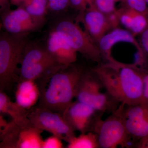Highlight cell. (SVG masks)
I'll use <instances>...</instances> for the list:
<instances>
[{
  "label": "cell",
  "instance_id": "6da1fadb",
  "mask_svg": "<svg viewBox=\"0 0 148 148\" xmlns=\"http://www.w3.org/2000/svg\"><path fill=\"white\" fill-rule=\"evenodd\" d=\"M92 72L116 102L126 106L145 103L144 77L147 72L135 64L108 63L96 67Z\"/></svg>",
  "mask_w": 148,
  "mask_h": 148
},
{
  "label": "cell",
  "instance_id": "7a4b0ae2",
  "mask_svg": "<svg viewBox=\"0 0 148 148\" xmlns=\"http://www.w3.org/2000/svg\"><path fill=\"white\" fill-rule=\"evenodd\" d=\"M85 72L81 67L72 64L61 68L38 85L40 90L38 106L62 114L75 98Z\"/></svg>",
  "mask_w": 148,
  "mask_h": 148
},
{
  "label": "cell",
  "instance_id": "3957f363",
  "mask_svg": "<svg viewBox=\"0 0 148 148\" xmlns=\"http://www.w3.org/2000/svg\"><path fill=\"white\" fill-rule=\"evenodd\" d=\"M28 43L27 34L13 35L6 32L0 34V90L5 92L18 79L20 64Z\"/></svg>",
  "mask_w": 148,
  "mask_h": 148
},
{
  "label": "cell",
  "instance_id": "277c9868",
  "mask_svg": "<svg viewBox=\"0 0 148 148\" xmlns=\"http://www.w3.org/2000/svg\"><path fill=\"white\" fill-rule=\"evenodd\" d=\"M64 67L56 62L46 47L29 45L28 42L20 63L19 80L30 79L42 82Z\"/></svg>",
  "mask_w": 148,
  "mask_h": 148
},
{
  "label": "cell",
  "instance_id": "5b68a950",
  "mask_svg": "<svg viewBox=\"0 0 148 148\" xmlns=\"http://www.w3.org/2000/svg\"><path fill=\"white\" fill-rule=\"evenodd\" d=\"M42 132L27 116L12 119L4 128L0 148H42Z\"/></svg>",
  "mask_w": 148,
  "mask_h": 148
},
{
  "label": "cell",
  "instance_id": "8992f818",
  "mask_svg": "<svg viewBox=\"0 0 148 148\" xmlns=\"http://www.w3.org/2000/svg\"><path fill=\"white\" fill-rule=\"evenodd\" d=\"M51 30L63 35L77 53L94 62H101L102 56L97 44L71 18H58L53 23Z\"/></svg>",
  "mask_w": 148,
  "mask_h": 148
},
{
  "label": "cell",
  "instance_id": "52a82bcc",
  "mask_svg": "<svg viewBox=\"0 0 148 148\" xmlns=\"http://www.w3.org/2000/svg\"><path fill=\"white\" fill-rule=\"evenodd\" d=\"M93 132L97 136L99 147L115 148L129 147L131 138L123 121L121 106L105 120L98 121L94 125Z\"/></svg>",
  "mask_w": 148,
  "mask_h": 148
},
{
  "label": "cell",
  "instance_id": "ba28073f",
  "mask_svg": "<svg viewBox=\"0 0 148 148\" xmlns=\"http://www.w3.org/2000/svg\"><path fill=\"white\" fill-rule=\"evenodd\" d=\"M28 112L27 117L36 127L68 142L75 136V131L62 114L38 106Z\"/></svg>",
  "mask_w": 148,
  "mask_h": 148
},
{
  "label": "cell",
  "instance_id": "9c48e42d",
  "mask_svg": "<svg viewBox=\"0 0 148 148\" xmlns=\"http://www.w3.org/2000/svg\"><path fill=\"white\" fill-rule=\"evenodd\" d=\"M102 86L93 72L92 74L85 72L77 90V101L90 106L96 112H103L111 108L112 101L115 100L107 92H102Z\"/></svg>",
  "mask_w": 148,
  "mask_h": 148
},
{
  "label": "cell",
  "instance_id": "30bf717a",
  "mask_svg": "<svg viewBox=\"0 0 148 148\" xmlns=\"http://www.w3.org/2000/svg\"><path fill=\"white\" fill-rule=\"evenodd\" d=\"M120 106L122 119L130 137L139 140L148 136V103Z\"/></svg>",
  "mask_w": 148,
  "mask_h": 148
},
{
  "label": "cell",
  "instance_id": "8fae6325",
  "mask_svg": "<svg viewBox=\"0 0 148 148\" xmlns=\"http://www.w3.org/2000/svg\"><path fill=\"white\" fill-rule=\"evenodd\" d=\"M1 16L3 28L11 34H28L44 24L33 18L20 6L16 9L9 10Z\"/></svg>",
  "mask_w": 148,
  "mask_h": 148
},
{
  "label": "cell",
  "instance_id": "7c38bea8",
  "mask_svg": "<svg viewBox=\"0 0 148 148\" xmlns=\"http://www.w3.org/2000/svg\"><path fill=\"white\" fill-rule=\"evenodd\" d=\"M47 49L58 64L68 66L75 64L77 60V52L71 46L63 35L51 30L49 34Z\"/></svg>",
  "mask_w": 148,
  "mask_h": 148
},
{
  "label": "cell",
  "instance_id": "4fadbf2b",
  "mask_svg": "<svg viewBox=\"0 0 148 148\" xmlns=\"http://www.w3.org/2000/svg\"><path fill=\"white\" fill-rule=\"evenodd\" d=\"M119 42L129 43L133 45L138 51H144L131 32L127 29L117 27L106 33L97 43L102 57L106 58L108 63L117 61L112 56V50L114 46Z\"/></svg>",
  "mask_w": 148,
  "mask_h": 148
},
{
  "label": "cell",
  "instance_id": "5bb4252c",
  "mask_svg": "<svg viewBox=\"0 0 148 148\" xmlns=\"http://www.w3.org/2000/svg\"><path fill=\"white\" fill-rule=\"evenodd\" d=\"M79 18L82 22L86 31L97 44L99 40L112 30L106 15L93 6H89Z\"/></svg>",
  "mask_w": 148,
  "mask_h": 148
},
{
  "label": "cell",
  "instance_id": "9a60e30c",
  "mask_svg": "<svg viewBox=\"0 0 148 148\" xmlns=\"http://www.w3.org/2000/svg\"><path fill=\"white\" fill-rule=\"evenodd\" d=\"M96 112L90 106L77 101L67 108L62 115L74 131L84 133L87 132Z\"/></svg>",
  "mask_w": 148,
  "mask_h": 148
},
{
  "label": "cell",
  "instance_id": "2e32d148",
  "mask_svg": "<svg viewBox=\"0 0 148 148\" xmlns=\"http://www.w3.org/2000/svg\"><path fill=\"white\" fill-rule=\"evenodd\" d=\"M40 97L39 88L35 81L23 79L18 81L15 91V102L19 107L28 111L38 102Z\"/></svg>",
  "mask_w": 148,
  "mask_h": 148
},
{
  "label": "cell",
  "instance_id": "e0dca14e",
  "mask_svg": "<svg viewBox=\"0 0 148 148\" xmlns=\"http://www.w3.org/2000/svg\"><path fill=\"white\" fill-rule=\"evenodd\" d=\"M28 113V111L19 107L10 100L5 92L0 90V114L8 115L12 119H18L27 117Z\"/></svg>",
  "mask_w": 148,
  "mask_h": 148
},
{
  "label": "cell",
  "instance_id": "ac0fdd59",
  "mask_svg": "<svg viewBox=\"0 0 148 148\" xmlns=\"http://www.w3.org/2000/svg\"><path fill=\"white\" fill-rule=\"evenodd\" d=\"M19 6L36 20L44 23L48 11V0H22Z\"/></svg>",
  "mask_w": 148,
  "mask_h": 148
},
{
  "label": "cell",
  "instance_id": "d6986e66",
  "mask_svg": "<svg viewBox=\"0 0 148 148\" xmlns=\"http://www.w3.org/2000/svg\"><path fill=\"white\" fill-rule=\"evenodd\" d=\"M68 148H96L99 147L97 135L94 132L82 133L74 136L68 141Z\"/></svg>",
  "mask_w": 148,
  "mask_h": 148
},
{
  "label": "cell",
  "instance_id": "ffe728a7",
  "mask_svg": "<svg viewBox=\"0 0 148 148\" xmlns=\"http://www.w3.org/2000/svg\"><path fill=\"white\" fill-rule=\"evenodd\" d=\"M133 22L130 32L136 37L140 35L148 26V15L132 10Z\"/></svg>",
  "mask_w": 148,
  "mask_h": 148
},
{
  "label": "cell",
  "instance_id": "44dd1931",
  "mask_svg": "<svg viewBox=\"0 0 148 148\" xmlns=\"http://www.w3.org/2000/svg\"><path fill=\"white\" fill-rule=\"evenodd\" d=\"M120 24H121L127 30L130 31L133 22L132 10L124 7L118 9Z\"/></svg>",
  "mask_w": 148,
  "mask_h": 148
},
{
  "label": "cell",
  "instance_id": "7402d4cb",
  "mask_svg": "<svg viewBox=\"0 0 148 148\" xmlns=\"http://www.w3.org/2000/svg\"><path fill=\"white\" fill-rule=\"evenodd\" d=\"M124 7L148 15V4L146 0H126Z\"/></svg>",
  "mask_w": 148,
  "mask_h": 148
},
{
  "label": "cell",
  "instance_id": "603a6c76",
  "mask_svg": "<svg viewBox=\"0 0 148 148\" xmlns=\"http://www.w3.org/2000/svg\"><path fill=\"white\" fill-rule=\"evenodd\" d=\"M70 0H48V10L54 13H62L69 8Z\"/></svg>",
  "mask_w": 148,
  "mask_h": 148
},
{
  "label": "cell",
  "instance_id": "cb8c5ba5",
  "mask_svg": "<svg viewBox=\"0 0 148 148\" xmlns=\"http://www.w3.org/2000/svg\"><path fill=\"white\" fill-rule=\"evenodd\" d=\"M92 6L106 15L116 10L115 3L111 2L107 0H93Z\"/></svg>",
  "mask_w": 148,
  "mask_h": 148
},
{
  "label": "cell",
  "instance_id": "d4e9b609",
  "mask_svg": "<svg viewBox=\"0 0 148 148\" xmlns=\"http://www.w3.org/2000/svg\"><path fill=\"white\" fill-rule=\"evenodd\" d=\"M62 140L57 136L52 135L43 141L42 148H62L64 147Z\"/></svg>",
  "mask_w": 148,
  "mask_h": 148
},
{
  "label": "cell",
  "instance_id": "484cf974",
  "mask_svg": "<svg viewBox=\"0 0 148 148\" xmlns=\"http://www.w3.org/2000/svg\"><path fill=\"white\" fill-rule=\"evenodd\" d=\"M88 7L86 0H70L69 8L79 12L80 14L83 13Z\"/></svg>",
  "mask_w": 148,
  "mask_h": 148
},
{
  "label": "cell",
  "instance_id": "4316f807",
  "mask_svg": "<svg viewBox=\"0 0 148 148\" xmlns=\"http://www.w3.org/2000/svg\"><path fill=\"white\" fill-rule=\"evenodd\" d=\"M106 16L111 29L118 27L119 25L120 24L118 10L116 9L113 12L107 14Z\"/></svg>",
  "mask_w": 148,
  "mask_h": 148
},
{
  "label": "cell",
  "instance_id": "83f0119b",
  "mask_svg": "<svg viewBox=\"0 0 148 148\" xmlns=\"http://www.w3.org/2000/svg\"><path fill=\"white\" fill-rule=\"evenodd\" d=\"M140 36V45L148 55V26Z\"/></svg>",
  "mask_w": 148,
  "mask_h": 148
},
{
  "label": "cell",
  "instance_id": "f1b7e54d",
  "mask_svg": "<svg viewBox=\"0 0 148 148\" xmlns=\"http://www.w3.org/2000/svg\"><path fill=\"white\" fill-rule=\"evenodd\" d=\"M9 0H0V14L1 15L10 9Z\"/></svg>",
  "mask_w": 148,
  "mask_h": 148
},
{
  "label": "cell",
  "instance_id": "f546056e",
  "mask_svg": "<svg viewBox=\"0 0 148 148\" xmlns=\"http://www.w3.org/2000/svg\"><path fill=\"white\" fill-rule=\"evenodd\" d=\"M144 98L145 103H148V73L144 77Z\"/></svg>",
  "mask_w": 148,
  "mask_h": 148
},
{
  "label": "cell",
  "instance_id": "4dcf8cb0",
  "mask_svg": "<svg viewBox=\"0 0 148 148\" xmlns=\"http://www.w3.org/2000/svg\"><path fill=\"white\" fill-rule=\"evenodd\" d=\"M136 147L138 148H148V136L139 140Z\"/></svg>",
  "mask_w": 148,
  "mask_h": 148
},
{
  "label": "cell",
  "instance_id": "1f68e13d",
  "mask_svg": "<svg viewBox=\"0 0 148 148\" xmlns=\"http://www.w3.org/2000/svg\"><path fill=\"white\" fill-rule=\"evenodd\" d=\"M8 123L3 118L2 116L0 114V126L4 129L8 125Z\"/></svg>",
  "mask_w": 148,
  "mask_h": 148
},
{
  "label": "cell",
  "instance_id": "d6a6232c",
  "mask_svg": "<svg viewBox=\"0 0 148 148\" xmlns=\"http://www.w3.org/2000/svg\"><path fill=\"white\" fill-rule=\"evenodd\" d=\"M9 1L12 4L18 6L20 5L22 0H9Z\"/></svg>",
  "mask_w": 148,
  "mask_h": 148
},
{
  "label": "cell",
  "instance_id": "836d02e7",
  "mask_svg": "<svg viewBox=\"0 0 148 148\" xmlns=\"http://www.w3.org/2000/svg\"><path fill=\"white\" fill-rule=\"evenodd\" d=\"M87 2L88 7L91 6L93 4V0H86Z\"/></svg>",
  "mask_w": 148,
  "mask_h": 148
},
{
  "label": "cell",
  "instance_id": "e575fe53",
  "mask_svg": "<svg viewBox=\"0 0 148 148\" xmlns=\"http://www.w3.org/2000/svg\"><path fill=\"white\" fill-rule=\"evenodd\" d=\"M3 128L0 126V140H1V137L2 134Z\"/></svg>",
  "mask_w": 148,
  "mask_h": 148
},
{
  "label": "cell",
  "instance_id": "d590c367",
  "mask_svg": "<svg viewBox=\"0 0 148 148\" xmlns=\"http://www.w3.org/2000/svg\"><path fill=\"white\" fill-rule=\"evenodd\" d=\"M2 25L1 22L0 21V34H1V32L2 29Z\"/></svg>",
  "mask_w": 148,
  "mask_h": 148
},
{
  "label": "cell",
  "instance_id": "8d00e7d4",
  "mask_svg": "<svg viewBox=\"0 0 148 148\" xmlns=\"http://www.w3.org/2000/svg\"><path fill=\"white\" fill-rule=\"evenodd\" d=\"M111 2L115 3L116 2V0H107Z\"/></svg>",
  "mask_w": 148,
  "mask_h": 148
},
{
  "label": "cell",
  "instance_id": "74e56055",
  "mask_svg": "<svg viewBox=\"0 0 148 148\" xmlns=\"http://www.w3.org/2000/svg\"><path fill=\"white\" fill-rule=\"evenodd\" d=\"M126 0H116V2L117 1H121L123 3Z\"/></svg>",
  "mask_w": 148,
  "mask_h": 148
},
{
  "label": "cell",
  "instance_id": "f35d334b",
  "mask_svg": "<svg viewBox=\"0 0 148 148\" xmlns=\"http://www.w3.org/2000/svg\"><path fill=\"white\" fill-rule=\"evenodd\" d=\"M146 2H147V3L148 5V0H146Z\"/></svg>",
  "mask_w": 148,
  "mask_h": 148
}]
</instances>
